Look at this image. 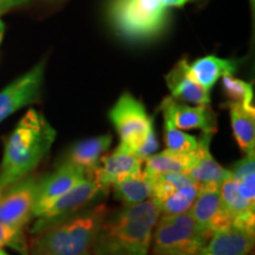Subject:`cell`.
Masks as SVG:
<instances>
[{"instance_id": "cell-1", "label": "cell", "mask_w": 255, "mask_h": 255, "mask_svg": "<svg viewBox=\"0 0 255 255\" xmlns=\"http://www.w3.org/2000/svg\"><path fill=\"white\" fill-rule=\"evenodd\" d=\"M158 218L152 199L108 212L96 234L92 255H146Z\"/></svg>"}, {"instance_id": "cell-2", "label": "cell", "mask_w": 255, "mask_h": 255, "mask_svg": "<svg viewBox=\"0 0 255 255\" xmlns=\"http://www.w3.org/2000/svg\"><path fill=\"white\" fill-rule=\"evenodd\" d=\"M56 130L43 114L30 109L5 142L0 164V195L30 174L50 151Z\"/></svg>"}, {"instance_id": "cell-3", "label": "cell", "mask_w": 255, "mask_h": 255, "mask_svg": "<svg viewBox=\"0 0 255 255\" xmlns=\"http://www.w3.org/2000/svg\"><path fill=\"white\" fill-rule=\"evenodd\" d=\"M108 207L96 205L34 233L30 255H92L96 234L107 216Z\"/></svg>"}, {"instance_id": "cell-4", "label": "cell", "mask_w": 255, "mask_h": 255, "mask_svg": "<svg viewBox=\"0 0 255 255\" xmlns=\"http://www.w3.org/2000/svg\"><path fill=\"white\" fill-rule=\"evenodd\" d=\"M110 19L122 37L129 40H146L164 30L168 7L161 0H114Z\"/></svg>"}, {"instance_id": "cell-5", "label": "cell", "mask_w": 255, "mask_h": 255, "mask_svg": "<svg viewBox=\"0 0 255 255\" xmlns=\"http://www.w3.org/2000/svg\"><path fill=\"white\" fill-rule=\"evenodd\" d=\"M159 216L155 225L152 255H197L213 235L189 212Z\"/></svg>"}, {"instance_id": "cell-6", "label": "cell", "mask_w": 255, "mask_h": 255, "mask_svg": "<svg viewBox=\"0 0 255 255\" xmlns=\"http://www.w3.org/2000/svg\"><path fill=\"white\" fill-rule=\"evenodd\" d=\"M109 119L121 137V143L130 150L141 144L154 126L144 105L129 92L124 94L109 111Z\"/></svg>"}, {"instance_id": "cell-7", "label": "cell", "mask_w": 255, "mask_h": 255, "mask_svg": "<svg viewBox=\"0 0 255 255\" xmlns=\"http://www.w3.org/2000/svg\"><path fill=\"white\" fill-rule=\"evenodd\" d=\"M102 193H107V191L92 175H89L75 187L64 193L62 196H59L43 214L38 216L31 233L34 234L52 223L75 215L79 210L84 209L92 200H95Z\"/></svg>"}, {"instance_id": "cell-8", "label": "cell", "mask_w": 255, "mask_h": 255, "mask_svg": "<svg viewBox=\"0 0 255 255\" xmlns=\"http://www.w3.org/2000/svg\"><path fill=\"white\" fill-rule=\"evenodd\" d=\"M41 178L27 176L0 195V222L24 228L33 218Z\"/></svg>"}, {"instance_id": "cell-9", "label": "cell", "mask_w": 255, "mask_h": 255, "mask_svg": "<svg viewBox=\"0 0 255 255\" xmlns=\"http://www.w3.org/2000/svg\"><path fill=\"white\" fill-rule=\"evenodd\" d=\"M44 69L45 63H38L0 91V122L21 108L38 101L43 85Z\"/></svg>"}, {"instance_id": "cell-10", "label": "cell", "mask_w": 255, "mask_h": 255, "mask_svg": "<svg viewBox=\"0 0 255 255\" xmlns=\"http://www.w3.org/2000/svg\"><path fill=\"white\" fill-rule=\"evenodd\" d=\"M159 109L163 113L164 120L173 123L177 129H199L203 133L210 135H214L218 131L216 114L209 105L190 107L180 103L170 96L162 101Z\"/></svg>"}, {"instance_id": "cell-11", "label": "cell", "mask_w": 255, "mask_h": 255, "mask_svg": "<svg viewBox=\"0 0 255 255\" xmlns=\"http://www.w3.org/2000/svg\"><path fill=\"white\" fill-rule=\"evenodd\" d=\"M189 213L201 227L212 234L233 226V216L223 206L218 184L202 186Z\"/></svg>"}, {"instance_id": "cell-12", "label": "cell", "mask_w": 255, "mask_h": 255, "mask_svg": "<svg viewBox=\"0 0 255 255\" xmlns=\"http://www.w3.org/2000/svg\"><path fill=\"white\" fill-rule=\"evenodd\" d=\"M88 176L89 175L84 169L60 162L57 165L55 173L41 178L33 210L34 218L43 214L59 196H62L64 193H66Z\"/></svg>"}, {"instance_id": "cell-13", "label": "cell", "mask_w": 255, "mask_h": 255, "mask_svg": "<svg viewBox=\"0 0 255 255\" xmlns=\"http://www.w3.org/2000/svg\"><path fill=\"white\" fill-rule=\"evenodd\" d=\"M142 163L141 158L121 143L110 155H105L101 158L100 165L91 175L108 193L114 184L141 170Z\"/></svg>"}, {"instance_id": "cell-14", "label": "cell", "mask_w": 255, "mask_h": 255, "mask_svg": "<svg viewBox=\"0 0 255 255\" xmlns=\"http://www.w3.org/2000/svg\"><path fill=\"white\" fill-rule=\"evenodd\" d=\"M254 247V233L231 227L213 233L197 255H250Z\"/></svg>"}, {"instance_id": "cell-15", "label": "cell", "mask_w": 255, "mask_h": 255, "mask_svg": "<svg viewBox=\"0 0 255 255\" xmlns=\"http://www.w3.org/2000/svg\"><path fill=\"white\" fill-rule=\"evenodd\" d=\"M188 65L189 63L187 62V59H181L165 76V83L171 97L176 101L191 104L209 105V91L203 89L190 77Z\"/></svg>"}, {"instance_id": "cell-16", "label": "cell", "mask_w": 255, "mask_h": 255, "mask_svg": "<svg viewBox=\"0 0 255 255\" xmlns=\"http://www.w3.org/2000/svg\"><path fill=\"white\" fill-rule=\"evenodd\" d=\"M212 137L213 135L210 133H202L200 136L195 163L191 165V168L186 173L195 182L202 186L205 184L220 186L231 175V170L221 167L210 154L209 144Z\"/></svg>"}, {"instance_id": "cell-17", "label": "cell", "mask_w": 255, "mask_h": 255, "mask_svg": "<svg viewBox=\"0 0 255 255\" xmlns=\"http://www.w3.org/2000/svg\"><path fill=\"white\" fill-rule=\"evenodd\" d=\"M113 142V136L102 135L83 139L76 143L70 149L62 163H69L84 169L88 175H91L100 165L101 158L103 157Z\"/></svg>"}, {"instance_id": "cell-18", "label": "cell", "mask_w": 255, "mask_h": 255, "mask_svg": "<svg viewBox=\"0 0 255 255\" xmlns=\"http://www.w3.org/2000/svg\"><path fill=\"white\" fill-rule=\"evenodd\" d=\"M238 69V62L216 56H206L188 65L190 77L203 89L209 91L223 76L233 75Z\"/></svg>"}, {"instance_id": "cell-19", "label": "cell", "mask_w": 255, "mask_h": 255, "mask_svg": "<svg viewBox=\"0 0 255 255\" xmlns=\"http://www.w3.org/2000/svg\"><path fill=\"white\" fill-rule=\"evenodd\" d=\"M231 110L232 129L241 150L246 154L255 149V108H246L240 103L227 104Z\"/></svg>"}, {"instance_id": "cell-20", "label": "cell", "mask_w": 255, "mask_h": 255, "mask_svg": "<svg viewBox=\"0 0 255 255\" xmlns=\"http://www.w3.org/2000/svg\"><path fill=\"white\" fill-rule=\"evenodd\" d=\"M197 148L190 152L174 151L170 149L151 155L145 159L144 170L149 175L167 174V173H187L195 163Z\"/></svg>"}, {"instance_id": "cell-21", "label": "cell", "mask_w": 255, "mask_h": 255, "mask_svg": "<svg viewBox=\"0 0 255 255\" xmlns=\"http://www.w3.org/2000/svg\"><path fill=\"white\" fill-rule=\"evenodd\" d=\"M111 188H114L115 197L122 201L124 206L137 205L151 199L152 196L151 177L142 169Z\"/></svg>"}, {"instance_id": "cell-22", "label": "cell", "mask_w": 255, "mask_h": 255, "mask_svg": "<svg viewBox=\"0 0 255 255\" xmlns=\"http://www.w3.org/2000/svg\"><path fill=\"white\" fill-rule=\"evenodd\" d=\"M201 188H202V184L197 182L178 188L161 202L156 203L158 206L159 215H177L189 212L199 195Z\"/></svg>"}, {"instance_id": "cell-23", "label": "cell", "mask_w": 255, "mask_h": 255, "mask_svg": "<svg viewBox=\"0 0 255 255\" xmlns=\"http://www.w3.org/2000/svg\"><path fill=\"white\" fill-rule=\"evenodd\" d=\"M255 155L246 154L244 158L233 165L232 176L237 180L239 191L244 199L255 203Z\"/></svg>"}, {"instance_id": "cell-24", "label": "cell", "mask_w": 255, "mask_h": 255, "mask_svg": "<svg viewBox=\"0 0 255 255\" xmlns=\"http://www.w3.org/2000/svg\"><path fill=\"white\" fill-rule=\"evenodd\" d=\"M151 177L152 183V196L151 199L156 203L161 202L165 197L173 194L178 188L188 186L195 181L186 173H167L149 175Z\"/></svg>"}, {"instance_id": "cell-25", "label": "cell", "mask_w": 255, "mask_h": 255, "mask_svg": "<svg viewBox=\"0 0 255 255\" xmlns=\"http://www.w3.org/2000/svg\"><path fill=\"white\" fill-rule=\"evenodd\" d=\"M222 87L231 103H240L246 108H254L253 87L251 83L227 75L222 77Z\"/></svg>"}, {"instance_id": "cell-26", "label": "cell", "mask_w": 255, "mask_h": 255, "mask_svg": "<svg viewBox=\"0 0 255 255\" xmlns=\"http://www.w3.org/2000/svg\"><path fill=\"white\" fill-rule=\"evenodd\" d=\"M164 141L168 149L181 152L194 151L199 144V138L181 131L168 120H164Z\"/></svg>"}, {"instance_id": "cell-27", "label": "cell", "mask_w": 255, "mask_h": 255, "mask_svg": "<svg viewBox=\"0 0 255 255\" xmlns=\"http://www.w3.org/2000/svg\"><path fill=\"white\" fill-rule=\"evenodd\" d=\"M9 246L27 254V246L25 244L23 228L12 227L0 222V247Z\"/></svg>"}, {"instance_id": "cell-28", "label": "cell", "mask_w": 255, "mask_h": 255, "mask_svg": "<svg viewBox=\"0 0 255 255\" xmlns=\"http://www.w3.org/2000/svg\"><path fill=\"white\" fill-rule=\"evenodd\" d=\"M157 149H158V141H157V137H156L154 126H152L150 129H149L148 133H146L145 138L143 139L141 144L133 149L132 152L137 156V157H139L143 162H144L146 158L150 157L151 155H154Z\"/></svg>"}, {"instance_id": "cell-29", "label": "cell", "mask_w": 255, "mask_h": 255, "mask_svg": "<svg viewBox=\"0 0 255 255\" xmlns=\"http://www.w3.org/2000/svg\"><path fill=\"white\" fill-rule=\"evenodd\" d=\"M27 1L28 0H0V13Z\"/></svg>"}, {"instance_id": "cell-30", "label": "cell", "mask_w": 255, "mask_h": 255, "mask_svg": "<svg viewBox=\"0 0 255 255\" xmlns=\"http://www.w3.org/2000/svg\"><path fill=\"white\" fill-rule=\"evenodd\" d=\"M162 4L167 7H182L187 4V2L191 1V0H161Z\"/></svg>"}, {"instance_id": "cell-31", "label": "cell", "mask_w": 255, "mask_h": 255, "mask_svg": "<svg viewBox=\"0 0 255 255\" xmlns=\"http://www.w3.org/2000/svg\"><path fill=\"white\" fill-rule=\"evenodd\" d=\"M2 36H4V24L0 21V43H1L2 40Z\"/></svg>"}, {"instance_id": "cell-32", "label": "cell", "mask_w": 255, "mask_h": 255, "mask_svg": "<svg viewBox=\"0 0 255 255\" xmlns=\"http://www.w3.org/2000/svg\"><path fill=\"white\" fill-rule=\"evenodd\" d=\"M251 4H252V8H253V11H254V4H255V0H251Z\"/></svg>"}, {"instance_id": "cell-33", "label": "cell", "mask_w": 255, "mask_h": 255, "mask_svg": "<svg viewBox=\"0 0 255 255\" xmlns=\"http://www.w3.org/2000/svg\"><path fill=\"white\" fill-rule=\"evenodd\" d=\"M0 255H7V254H6L5 252H2L1 250H0Z\"/></svg>"}]
</instances>
